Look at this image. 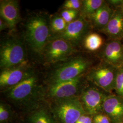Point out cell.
I'll list each match as a JSON object with an SVG mask.
<instances>
[{"instance_id":"2e32d148","label":"cell","mask_w":123,"mask_h":123,"mask_svg":"<svg viewBox=\"0 0 123 123\" xmlns=\"http://www.w3.org/2000/svg\"><path fill=\"white\" fill-rule=\"evenodd\" d=\"M103 110L114 121L123 119V97L120 96H107L104 102Z\"/></svg>"},{"instance_id":"5b68a950","label":"cell","mask_w":123,"mask_h":123,"mask_svg":"<svg viewBox=\"0 0 123 123\" xmlns=\"http://www.w3.org/2000/svg\"><path fill=\"white\" fill-rule=\"evenodd\" d=\"M53 111L62 123H75L85 112L81 102L76 97L56 101Z\"/></svg>"},{"instance_id":"7a4b0ae2","label":"cell","mask_w":123,"mask_h":123,"mask_svg":"<svg viewBox=\"0 0 123 123\" xmlns=\"http://www.w3.org/2000/svg\"><path fill=\"white\" fill-rule=\"evenodd\" d=\"M26 63V50L22 40L10 36L1 41L0 67L2 70Z\"/></svg>"},{"instance_id":"9a60e30c","label":"cell","mask_w":123,"mask_h":123,"mask_svg":"<svg viewBox=\"0 0 123 123\" xmlns=\"http://www.w3.org/2000/svg\"><path fill=\"white\" fill-rule=\"evenodd\" d=\"M114 11V9L111 8L107 2H105L95 12L86 18L92 27L100 31L106 26L110 21Z\"/></svg>"},{"instance_id":"ffe728a7","label":"cell","mask_w":123,"mask_h":123,"mask_svg":"<svg viewBox=\"0 0 123 123\" xmlns=\"http://www.w3.org/2000/svg\"><path fill=\"white\" fill-rule=\"evenodd\" d=\"M31 123H54L52 117L43 109L37 110L31 114Z\"/></svg>"},{"instance_id":"484cf974","label":"cell","mask_w":123,"mask_h":123,"mask_svg":"<svg viewBox=\"0 0 123 123\" xmlns=\"http://www.w3.org/2000/svg\"><path fill=\"white\" fill-rule=\"evenodd\" d=\"M108 3H109L110 6H113L116 8L121 7L123 5V0H108Z\"/></svg>"},{"instance_id":"3957f363","label":"cell","mask_w":123,"mask_h":123,"mask_svg":"<svg viewBox=\"0 0 123 123\" xmlns=\"http://www.w3.org/2000/svg\"><path fill=\"white\" fill-rule=\"evenodd\" d=\"M90 62L83 57L72 58L57 67L50 75V85L74 79L87 70Z\"/></svg>"},{"instance_id":"ba28073f","label":"cell","mask_w":123,"mask_h":123,"mask_svg":"<svg viewBox=\"0 0 123 123\" xmlns=\"http://www.w3.org/2000/svg\"><path fill=\"white\" fill-rule=\"evenodd\" d=\"M33 73L31 67L28 63L3 69L0 74V88L7 90Z\"/></svg>"},{"instance_id":"8992f818","label":"cell","mask_w":123,"mask_h":123,"mask_svg":"<svg viewBox=\"0 0 123 123\" xmlns=\"http://www.w3.org/2000/svg\"><path fill=\"white\" fill-rule=\"evenodd\" d=\"M118 70V68L103 62L89 70L87 78L98 87L106 92H110L115 89Z\"/></svg>"},{"instance_id":"52a82bcc","label":"cell","mask_w":123,"mask_h":123,"mask_svg":"<svg viewBox=\"0 0 123 123\" xmlns=\"http://www.w3.org/2000/svg\"><path fill=\"white\" fill-rule=\"evenodd\" d=\"M37 76L34 73L20 83L7 90V96L11 99L18 102L28 100L35 96L39 90Z\"/></svg>"},{"instance_id":"f1b7e54d","label":"cell","mask_w":123,"mask_h":123,"mask_svg":"<svg viewBox=\"0 0 123 123\" xmlns=\"http://www.w3.org/2000/svg\"><path fill=\"white\" fill-rule=\"evenodd\" d=\"M121 11H122V15H123V5L121 7Z\"/></svg>"},{"instance_id":"4316f807","label":"cell","mask_w":123,"mask_h":123,"mask_svg":"<svg viewBox=\"0 0 123 123\" xmlns=\"http://www.w3.org/2000/svg\"><path fill=\"white\" fill-rule=\"evenodd\" d=\"M9 28V25L8 24L3 20L2 18L0 19V30L3 31L5 29Z\"/></svg>"},{"instance_id":"7402d4cb","label":"cell","mask_w":123,"mask_h":123,"mask_svg":"<svg viewBox=\"0 0 123 123\" xmlns=\"http://www.w3.org/2000/svg\"><path fill=\"white\" fill-rule=\"evenodd\" d=\"M115 89L119 96L123 97V67L118 69L116 78Z\"/></svg>"},{"instance_id":"cb8c5ba5","label":"cell","mask_w":123,"mask_h":123,"mask_svg":"<svg viewBox=\"0 0 123 123\" xmlns=\"http://www.w3.org/2000/svg\"><path fill=\"white\" fill-rule=\"evenodd\" d=\"M10 115V111L7 106L3 104L0 105V123H7Z\"/></svg>"},{"instance_id":"e0dca14e","label":"cell","mask_w":123,"mask_h":123,"mask_svg":"<svg viewBox=\"0 0 123 123\" xmlns=\"http://www.w3.org/2000/svg\"><path fill=\"white\" fill-rule=\"evenodd\" d=\"M103 0H84L80 10V16L86 18L88 16L95 12L105 3Z\"/></svg>"},{"instance_id":"5bb4252c","label":"cell","mask_w":123,"mask_h":123,"mask_svg":"<svg viewBox=\"0 0 123 123\" xmlns=\"http://www.w3.org/2000/svg\"><path fill=\"white\" fill-rule=\"evenodd\" d=\"M100 31L111 40L123 38V17L121 7L114 9L110 21Z\"/></svg>"},{"instance_id":"ac0fdd59","label":"cell","mask_w":123,"mask_h":123,"mask_svg":"<svg viewBox=\"0 0 123 123\" xmlns=\"http://www.w3.org/2000/svg\"><path fill=\"white\" fill-rule=\"evenodd\" d=\"M104 43L102 37L97 33H90L84 39V46L86 49L94 52L100 49Z\"/></svg>"},{"instance_id":"9c48e42d","label":"cell","mask_w":123,"mask_h":123,"mask_svg":"<svg viewBox=\"0 0 123 123\" xmlns=\"http://www.w3.org/2000/svg\"><path fill=\"white\" fill-rule=\"evenodd\" d=\"M84 75H81L74 79L50 85L48 96L55 101L76 97Z\"/></svg>"},{"instance_id":"30bf717a","label":"cell","mask_w":123,"mask_h":123,"mask_svg":"<svg viewBox=\"0 0 123 123\" xmlns=\"http://www.w3.org/2000/svg\"><path fill=\"white\" fill-rule=\"evenodd\" d=\"M89 22L81 16L73 22L68 24L66 29L61 33L53 36L60 37L75 45L78 44L86 37Z\"/></svg>"},{"instance_id":"7c38bea8","label":"cell","mask_w":123,"mask_h":123,"mask_svg":"<svg viewBox=\"0 0 123 123\" xmlns=\"http://www.w3.org/2000/svg\"><path fill=\"white\" fill-rule=\"evenodd\" d=\"M103 62L118 69L123 67V44L120 40H111L106 44L100 55Z\"/></svg>"},{"instance_id":"d4e9b609","label":"cell","mask_w":123,"mask_h":123,"mask_svg":"<svg viewBox=\"0 0 123 123\" xmlns=\"http://www.w3.org/2000/svg\"><path fill=\"white\" fill-rule=\"evenodd\" d=\"M94 123H110V118L103 114H97L93 119Z\"/></svg>"},{"instance_id":"4fadbf2b","label":"cell","mask_w":123,"mask_h":123,"mask_svg":"<svg viewBox=\"0 0 123 123\" xmlns=\"http://www.w3.org/2000/svg\"><path fill=\"white\" fill-rule=\"evenodd\" d=\"M0 18L13 30L20 20L19 3L16 0H1L0 1Z\"/></svg>"},{"instance_id":"d6986e66","label":"cell","mask_w":123,"mask_h":123,"mask_svg":"<svg viewBox=\"0 0 123 123\" xmlns=\"http://www.w3.org/2000/svg\"><path fill=\"white\" fill-rule=\"evenodd\" d=\"M68 23L62 18L61 15H55L50 19V26L51 31L57 35L64 31Z\"/></svg>"},{"instance_id":"603a6c76","label":"cell","mask_w":123,"mask_h":123,"mask_svg":"<svg viewBox=\"0 0 123 123\" xmlns=\"http://www.w3.org/2000/svg\"><path fill=\"white\" fill-rule=\"evenodd\" d=\"M82 4V0H66L63 5L64 9L73 10L80 11Z\"/></svg>"},{"instance_id":"6da1fadb","label":"cell","mask_w":123,"mask_h":123,"mask_svg":"<svg viewBox=\"0 0 123 123\" xmlns=\"http://www.w3.org/2000/svg\"><path fill=\"white\" fill-rule=\"evenodd\" d=\"M25 28L27 43L33 52L43 55L46 45L52 37L48 18L41 14H36L28 19Z\"/></svg>"},{"instance_id":"8fae6325","label":"cell","mask_w":123,"mask_h":123,"mask_svg":"<svg viewBox=\"0 0 123 123\" xmlns=\"http://www.w3.org/2000/svg\"><path fill=\"white\" fill-rule=\"evenodd\" d=\"M106 96L97 88L89 87L82 91L80 101L85 112L88 114H96L103 110V104Z\"/></svg>"},{"instance_id":"83f0119b","label":"cell","mask_w":123,"mask_h":123,"mask_svg":"<svg viewBox=\"0 0 123 123\" xmlns=\"http://www.w3.org/2000/svg\"><path fill=\"white\" fill-rule=\"evenodd\" d=\"M83 123H92V119L88 116H86Z\"/></svg>"},{"instance_id":"277c9868","label":"cell","mask_w":123,"mask_h":123,"mask_svg":"<svg viewBox=\"0 0 123 123\" xmlns=\"http://www.w3.org/2000/svg\"><path fill=\"white\" fill-rule=\"evenodd\" d=\"M76 52L74 45L69 42L52 37L46 45L42 55L46 62L54 63L65 60Z\"/></svg>"},{"instance_id":"44dd1931","label":"cell","mask_w":123,"mask_h":123,"mask_svg":"<svg viewBox=\"0 0 123 123\" xmlns=\"http://www.w3.org/2000/svg\"><path fill=\"white\" fill-rule=\"evenodd\" d=\"M79 11L73 10L64 9L61 13V16L68 24L77 19Z\"/></svg>"}]
</instances>
